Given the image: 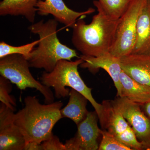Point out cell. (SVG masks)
<instances>
[{
    "mask_svg": "<svg viewBox=\"0 0 150 150\" xmlns=\"http://www.w3.org/2000/svg\"><path fill=\"white\" fill-rule=\"evenodd\" d=\"M80 58L84 61L80 65L81 68L88 69L91 72H94L100 69H103L106 71L114 83L117 90V96H121L120 75L122 69L120 58L113 56L109 52L96 57L82 55Z\"/></svg>",
    "mask_w": 150,
    "mask_h": 150,
    "instance_id": "cell-12",
    "label": "cell"
},
{
    "mask_svg": "<svg viewBox=\"0 0 150 150\" xmlns=\"http://www.w3.org/2000/svg\"><path fill=\"white\" fill-rule=\"evenodd\" d=\"M98 117L96 111L89 112L85 118L78 125L74 137L67 140V150H97L99 145L98 139L101 129L98 125Z\"/></svg>",
    "mask_w": 150,
    "mask_h": 150,
    "instance_id": "cell-9",
    "label": "cell"
},
{
    "mask_svg": "<svg viewBox=\"0 0 150 150\" xmlns=\"http://www.w3.org/2000/svg\"><path fill=\"white\" fill-rule=\"evenodd\" d=\"M146 0H133L118 21L110 52L118 58L132 53L137 37V22Z\"/></svg>",
    "mask_w": 150,
    "mask_h": 150,
    "instance_id": "cell-6",
    "label": "cell"
},
{
    "mask_svg": "<svg viewBox=\"0 0 150 150\" xmlns=\"http://www.w3.org/2000/svg\"><path fill=\"white\" fill-rule=\"evenodd\" d=\"M39 40L19 46H11L4 41L0 43V59L11 54H20L27 59L31 51L39 43Z\"/></svg>",
    "mask_w": 150,
    "mask_h": 150,
    "instance_id": "cell-18",
    "label": "cell"
},
{
    "mask_svg": "<svg viewBox=\"0 0 150 150\" xmlns=\"http://www.w3.org/2000/svg\"><path fill=\"white\" fill-rule=\"evenodd\" d=\"M40 150H67V148L58 137L53 135L40 144Z\"/></svg>",
    "mask_w": 150,
    "mask_h": 150,
    "instance_id": "cell-22",
    "label": "cell"
},
{
    "mask_svg": "<svg viewBox=\"0 0 150 150\" xmlns=\"http://www.w3.org/2000/svg\"><path fill=\"white\" fill-rule=\"evenodd\" d=\"M37 13L41 16L51 14L59 22L67 27L73 28L79 18L94 12L93 8L77 12L67 6L63 0H40L36 5Z\"/></svg>",
    "mask_w": 150,
    "mask_h": 150,
    "instance_id": "cell-11",
    "label": "cell"
},
{
    "mask_svg": "<svg viewBox=\"0 0 150 150\" xmlns=\"http://www.w3.org/2000/svg\"><path fill=\"white\" fill-rule=\"evenodd\" d=\"M98 13L86 24L83 19L72 28V42L78 51L85 56L96 57L109 53L112 46L118 19L112 18L98 1H94Z\"/></svg>",
    "mask_w": 150,
    "mask_h": 150,
    "instance_id": "cell-2",
    "label": "cell"
},
{
    "mask_svg": "<svg viewBox=\"0 0 150 150\" xmlns=\"http://www.w3.org/2000/svg\"><path fill=\"white\" fill-rule=\"evenodd\" d=\"M121 96L142 105L150 101V87L138 82L122 70L120 75Z\"/></svg>",
    "mask_w": 150,
    "mask_h": 150,
    "instance_id": "cell-16",
    "label": "cell"
},
{
    "mask_svg": "<svg viewBox=\"0 0 150 150\" xmlns=\"http://www.w3.org/2000/svg\"><path fill=\"white\" fill-rule=\"evenodd\" d=\"M11 83L8 79L1 76L0 77V100L9 108L15 111L16 101L10 94L12 91Z\"/></svg>",
    "mask_w": 150,
    "mask_h": 150,
    "instance_id": "cell-21",
    "label": "cell"
},
{
    "mask_svg": "<svg viewBox=\"0 0 150 150\" xmlns=\"http://www.w3.org/2000/svg\"><path fill=\"white\" fill-rule=\"evenodd\" d=\"M14 111L1 103L0 105V150H23L26 142L14 123Z\"/></svg>",
    "mask_w": 150,
    "mask_h": 150,
    "instance_id": "cell-10",
    "label": "cell"
},
{
    "mask_svg": "<svg viewBox=\"0 0 150 150\" xmlns=\"http://www.w3.org/2000/svg\"><path fill=\"white\" fill-rule=\"evenodd\" d=\"M131 54L150 55V0H146L140 13L136 43Z\"/></svg>",
    "mask_w": 150,
    "mask_h": 150,
    "instance_id": "cell-14",
    "label": "cell"
},
{
    "mask_svg": "<svg viewBox=\"0 0 150 150\" xmlns=\"http://www.w3.org/2000/svg\"><path fill=\"white\" fill-rule=\"evenodd\" d=\"M40 0H3L0 2V15L22 16L34 23L37 13L36 5Z\"/></svg>",
    "mask_w": 150,
    "mask_h": 150,
    "instance_id": "cell-15",
    "label": "cell"
},
{
    "mask_svg": "<svg viewBox=\"0 0 150 150\" xmlns=\"http://www.w3.org/2000/svg\"><path fill=\"white\" fill-rule=\"evenodd\" d=\"M30 68L27 59L20 54H11L0 59L1 76L15 84L21 90L27 88L37 90L43 95L46 104L54 102L55 96L51 88L36 80L30 73Z\"/></svg>",
    "mask_w": 150,
    "mask_h": 150,
    "instance_id": "cell-5",
    "label": "cell"
},
{
    "mask_svg": "<svg viewBox=\"0 0 150 150\" xmlns=\"http://www.w3.org/2000/svg\"><path fill=\"white\" fill-rule=\"evenodd\" d=\"M110 101L121 111L144 149H150V120L141 110L140 105L124 97L117 96Z\"/></svg>",
    "mask_w": 150,
    "mask_h": 150,
    "instance_id": "cell-8",
    "label": "cell"
},
{
    "mask_svg": "<svg viewBox=\"0 0 150 150\" xmlns=\"http://www.w3.org/2000/svg\"><path fill=\"white\" fill-rule=\"evenodd\" d=\"M126 1H129V2H131V1H133V0H126Z\"/></svg>",
    "mask_w": 150,
    "mask_h": 150,
    "instance_id": "cell-24",
    "label": "cell"
},
{
    "mask_svg": "<svg viewBox=\"0 0 150 150\" xmlns=\"http://www.w3.org/2000/svg\"><path fill=\"white\" fill-rule=\"evenodd\" d=\"M69 102L60 110L62 118H69L76 125L85 118L88 113L86 106L88 100L80 93L71 88Z\"/></svg>",
    "mask_w": 150,
    "mask_h": 150,
    "instance_id": "cell-17",
    "label": "cell"
},
{
    "mask_svg": "<svg viewBox=\"0 0 150 150\" xmlns=\"http://www.w3.org/2000/svg\"><path fill=\"white\" fill-rule=\"evenodd\" d=\"M144 109L146 113L150 118V101L144 105Z\"/></svg>",
    "mask_w": 150,
    "mask_h": 150,
    "instance_id": "cell-23",
    "label": "cell"
},
{
    "mask_svg": "<svg viewBox=\"0 0 150 150\" xmlns=\"http://www.w3.org/2000/svg\"><path fill=\"white\" fill-rule=\"evenodd\" d=\"M122 69L138 82L150 87V55L130 54L120 58Z\"/></svg>",
    "mask_w": 150,
    "mask_h": 150,
    "instance_id": "cell-13",
    "label": "cell"
},
{
    "mask_svg": "<svg viewBox=\"0 0 150 150\" xmlns=\"http://www.w3.org/2000/svg\"><path fill=\"white\" fill-rule=\"evenodd\" d=\"M58 22L54 18L46 22L42 20L28 27L30 32L39 37L38 46L26 59L30 67L51 72L60 60L71 61L78 57L76 50L62 44L57 37Z\"/></svg>",
    "mask_w": 150,
    "mask_h": 150,
    "instance_id": "cell-3",
    "label": "cell"
},
{
    "mask_svg": "<svg viewBox=\"0 0 150 150\" xmlns=\"http://www.w3.org/2000/svg\"><path fill=\"white\" fill-rule=\"evenodd\" d=\"M24 107L15 113L14 123L23 135L25 148L40 149V144L53 135L55 124L62 118L61 101L42 104L35 96L24 99Z\"/></svg>",
    "mask_w": 150,
    "mask_h": 150,
    "instance_id": "cell-1",
    "label": "cell"
},
{
    "mask_svg": "<svg viewBox=\"0 0 150 150\" xmlns=\"http://www.w3.org/2000/svg\"><path fill=\"white\" fill-rule=\"evenodd\" d=\"M102 104L103 121L101 126L103 129H105L133 150L144 149L120 110L112 104L110 100H105Z\"/></svg>",
    "mask_w": 150,
    "mask_h": 150,
    "instance_id": "cell-7",
    "label": "cell"
},
{
    "mask_svg": "<svg viewBox=\"0 0 150 150\" xmlns=\"http://www.w3.org/2000/svg\"><path fill=\"white\" fill-rule=\"evenodd\" d=\"M103 8L112 18L118 19L126 10L130 2L126 0H98Z\"/></svg>",
    "mask_w": 150,
    "mask_h": 150,
    "instance_id": "cell-19",
    "label": "cell"
},
{
    "mask_svg": "<svg viewBox=\"0 0 150 150\" xmlns=\"http://www.w3.org/2000/svg\"><path fill=\"white\" fill-rule=\"evenodd\" d=\"M102 139L99 150H132L130 147L121 142L114 135L106 130H101Z\"/></svg>",
    "mask_w": 150,
    "mask_h": 150,
    "instance_id": "cell-20",
    "label": "cell"
},
{
    "mask_svg": "<svg viewBox=\"0 0 150 150\" xmlns=\"http://www.w3.org/2000/svg\"><path fill=\"white\" fill-rule=\"evenodd\" d=\"M84 62L81 58L74 62L67 60L59 61L51 72L44 71L40 78V82L48 87L53 88L55 97L59 99L69 96V87L84 96L90 102L98 115L100 123L103 121V108L93 96L92 89L89 88L81 77L78 67Z\"/></svg>",
    "mask_w": 150,
    "mask_h": 150,
    "instance_id": "cell-4",
    "label": "cell"
}]
</instances>
